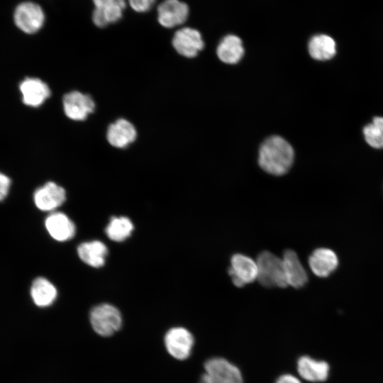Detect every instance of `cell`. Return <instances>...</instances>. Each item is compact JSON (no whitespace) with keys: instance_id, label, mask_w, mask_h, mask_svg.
<instances>
[{"instance_id":"22","label":"cell","mask_w":383,"mask_h":383,"mask_svg":"<svg viewBox=\"0 0 383 383\" xmlns=\"http://www.w3.org/2000/svg\"><path fill=\"white\" fill-rule=\"evenodd\" d=\"M311 57L317 60H328L336 53L335 40L329 35L318 34L313 36L308 45Z\"/></svg>"},{"instance_id":"15","label":"cell","mask_w":383,"mask_h":383,"mask_svg":"<svg viewBox=\"0 0 383 383\" xmlns=\"http://www.w3.org/2000/svg\"><path fill=\"white\" fill-rule=\"evenodd\" d=\"M313 273L319 277H326L338 267V259L331 249L321 248L315 250L309 258Z\"/></svg>"},{"instance_id":"9","label":"cell","mask_w":383,"mask_h":383,"mask_svg":"<svg viewBox=\"0 0 383 383\" xmlns=\"http://www.w3.org/2000/svg\"><path fill=\"white\" fill-rule=\"evenodd\" d=\"M63 108L66 116L74 121H83L94 110L93 99L77 91L66 94L63 97Z\"/></svg>"},{"instance_id":"24","label":"cell","mask_w":383,"mask_h":383,"mask_svg":"<svg viewBox=\"0 0 383 383\" xmlns=\"http://www.w3.org/2000/svg\"><path fill=\"white\" fill-rule=\"evenodd\" d=\"M363 135L367 143L377 149L383 148V117L376 116L363 128Z\"/></svg>"},{"instance_id":"4","label":"cell","mask_w":383,"mask_h":383,"mask_svg":"<svg viewBox=\"0 0 383 383\" xmlns=\"http://www.w3.org/2000/svg\"><path fill=\"white\" fill-rule=\"evenodd\" d=\"M199 383H243L239 369L221 357L208 360Z\"/></svg>"},{"instance_id":"27","label":"cell","mask_w":383,"mask_h":383,"mask_svg":"<svg viewBox=\"0 0 383 383\" xmlns=\"http://www.w3.org/2000/svg\"><path fill=\"white\" fill-rule=\"evenodd\" d=\"M275 383H301V382L292 374H284L280 376Z\"/></svg>"},{"instance_id":"10","label":"cell","mask_w":383,"mask_h":383,"mask_svg":"<svg viewBox=\"0 0 383 383\" xmlns=\"http://www.w3.org/2000/svg\"><path fill=\"white\" fill-rule=\"evenodd\" d=\"M172 45L179 54L194 57L204 48V42L199 31L185 27L174 33Z\"/></svg>"},{"instance_id":"26","label":"cell","mask_w":383,"mask_h":383,"mask_svg":"<svg viewBox=\"0 0 383 383\" xmlns=\"http://www.w3.org/2000/svg\"><path fill=\"white\" fill-rule=\"evenodd\" d=\"M11 179L6 174L0 172V201L4 200L9 194Z\"/></svg>"},{"instance_id":"14","label":"cell","mask_w":383,"mask_h":383,"mask_svg":"<svg viewBox=\"0 0 383 383\" xmlns=\"http://www.w3.org/2000/svg\"><path fill=\"white\" fill-rule=\"evenodd\" d=\"M282 260L287 285L294 288L304 287L308 281V277L296 253L287 250Z\"/></svg>"},{"instance_id":"5","label":"cell","mask_w":383,"mask_h":383,"mask_svg":"<svg viewBox=\"0 0 383 383\" xmlns=\"http://www.w3.org/2000/svg\"><path fill=\"white\" fill-rule=\"evenodd\" d=\"M13 21L16 26L26 34L38 32L45 22V13L40 5L33 1H23L14 9Z\"/></svg>"},{"instance_id":"23","label":"cell","mask_w":383,"mask_h":383,"mask_svg":"<svg viewBox=\"0 0 383 383\" xmlns=\"http://www.w3.org/2000/svg\"><path fill=\"white\" fill-rule=\"evenodd\" d=\"M134 228L131 221L125 216L111 217L105 232L109 239L121 242L131 235Z\"/></svg>"},{"instance_id":"2","label":"cell","mask_w":383,"mask_h":383,"mask_svg":"<svg viewBox=\"0 0 383 383\" xmlns=\"http://www.w3.org/2000/svg\"><path fill=\"white\" fill-rule=\"evenodd\" d=\"M258 282L265 287H288L282 260L268 251L261 252L257 260Z\"/></svg>"},{"instance_id":"12","label":"cell","mask_w":383,"mask_h":383,"mask_svg":"<svg viewBox=\"0 0 383 383\" xmlns=\"http://www.w3.org/2000/svg\"><path fill=\"white\" fill-rule=\"evenodd\" d=\"M33 199L40 210L52 211L65 202L66 192L62 187L55 182H48L35 190Z\"/></svg>"},{"instance_id":"6","label":"cell","mask_w":383,"mask_h":383,"mask_svg":"<svg viewBox=\"0 0 383 383\" xmlns=\"http://www.w3.org/2000/svg\"><path fill=\"white\" fill-rule=\"evenodd\" d=\"M194 342L192 333L183 327L172 328L165 336V345L169 354L181 360L190 355Z\"/></svg>"},{"instance_id":"16","label":"cell","mask_w":383,"mask_h":383,"mask_svg":"<svg viewBox=\"0 0 383 383\" xmlns=\"http://www.w3.org/2000/svg\"><path fill=\"white\" fill-rule=\"evenodd\" d=\"M45 225L51 237L58 241L68 240L76 233L74 223L61 212L50 214L45 219Z\"/></svg>"},{"instance_id":"17","label":"cell","mask_w":383,"mask_h":383,"mask_svg":"<svg viewBox=\"0 0 383 383\" xmlns=\"http://www.w3.org/2000/svg\"><path fill=\"white\" fill-rule=\"evenodd\" d=\"M136 135L133 125L126 119L120 118L109 126L107 140L111 145L124 148L135 140Z\"/></svg>"},{"instance_id":"11","label":"cell","mask_w":383,"mask_h":383,"mask_svg":"<svg viewBox=\"0 0 383 383\" xmlns=\"http://www.w3.org/2000/svg\"><path fill=\"white\" fill-rule=\"evenodd\" d=\"M189 13L185 3L179 0H165L157 7V20L161 26L170 28L183 24Z\"/></svg>"},{"instance_id":"3","label":"cell","mask_w":383,"mask_h":383,"mask_svg":"<svg viewBox=\"0 0 383 383\" xmlns=\"http://www.w3.org/2000/svg\"><path fill=\"white\" fill-rule=\"evenodd\" d=\"M89 319L94 331L104 337L113 335L122 325V317L119 310L109 304H101L94 306L90 311Z\"/></svg>"},{"instance_id":"21","label":"cell","mask_w":383,"mask_h":383,"mask_svg":"<svg viewBox=\"0 0 383 383\" xmlns=\"http://www.w3.org/2000/svg\"><path fill=\"white\" fill-rule=\"evenodd\" d=\"M32 299L39 307L51 305L57 297L55 287L47 279L38 277L32 283L30 288Z\"/></svg>"},{"instance_id":"25","label":"cell","mask_w":383,"mask_h":383,"mask_svg":"<svg viewBox=\"0 0 383 383\" xmlns=\"http://www.w3.org/2000/svg\"><path fill=\"white\" fill-rule=\"evenodd\" d=\"M131 7L135 11L143 13L149 11L155 0H128Z\"/></svg>"},{"instance_id":"1","label":"cell","mask_w":383,"mask_h":383,"mask_svg":"<svg viewBox=\"0 0 383 383\" xmlns=\"http://www.w3.org/2000/svg\"><path fill=\"white\" fill-rule=\"evenodd\" d=\"M294 160V150L283 138L274 135L267 138L259 152V165L267 173L282 175L287 172Z\"/></svg>"},{"instance_id":"20","label":"cell","mask_w":383,"mask_h":383,"mask_svg":"<svg viewBox=\"0 0 383 383\" xmlns=\"http://www.w3.org/2000/svg\"><path fill=\"white\" fill-rule=\"evenodd\" d=\"M216 53L218 58L226 64L238 62L244 55L241 39L235 35L225 36L218 45Z\"/></svg>"},{"instance_id":"7","label":"cell","mask_w":383,"mask_h":383,"mask_svg":"<svg viewBox=\"0 0 383 383\" xmlns=\"http://www.w3.org/2000/svg\"><path fill=\"white\" fill-rule=\"evenodd\" d=\"M228 274L234 285L238 287L250 284L257 277L256 260L243 254H235L231 259Z\"/></svg>"},{"instance_id":"19","label":"cell","mask_w":383,"mask_h":383,"mask_svg":"<svg viewBox=\"0 0 383 383\" xmlns=\"http://www.w3.org/2000/svg\"><path fill=\"white\" fill-rule=\"evenodd\" d=\"M77 252L79 258L87 265L100 267L105 263L108 249L101 241L92 240L81 243L77 248Z\"/></svg>"},{"instance_id":"13","label":"cell","mask_w":383,"mask_h":383,"mask_svg":"<svg viewBox=\"0 0 383 383\" xmlns=\"http://www.w3.org/2000/svg\"><path fill=\"white\" fill-rule=\"evenodd\" d=\"M23 102L32 107L42 105L50 96V91L46 83L38 78H26L20 84Z\"/></svg>"},{"instance_id":"8","label":"cell","mask_w":383,"mask_h":383,"mask_svg":"<svg viewBox=\"0 0 383 383\" xmlns=\"http://www.w3.org/2000/svg\"><path fill=\"white\" fill-rule=\"evenodd\" d=\"M94 9L92 13L94 23L99 28L119 21L126 8L125 0H93Z\"/></svg>"},{"instance_id":"18","label":"cell","mask_w":383,"mask_h":383,"mask_svg":"<svg viewBox=\"0 0 383 383\" xmlns=\"http://www.w3.org/2000/svg\"><path fill=\"white\" fill-rule=\"evenodd\" d=\"M297 370L300 376L307 381L323 382L328 378L329 365L325 361L316 360L305 355L298 360Z\"/></svg>"}]
</instances>
